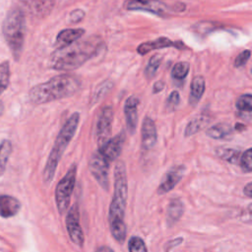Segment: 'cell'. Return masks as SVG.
Listing matches in <instances>:
<instances>
[{
  "label": "cell",
  "mask_w": 252,
  "mask_h": 252,
  "mask_svg": "<svg viewBox=\"0 0 252 252\" xmlns=\"http://www.w3.org/2000/svg\"><path fill=\"white\" fill-rule=\"evenodd\" d=\"M103 41L96 35H91L85 39L56 49L50 57V67L58 71H71L82 66L94 57L102 48Z\"/></svg>",
  "instance_id": "1"
},
{
  "label": "cell",
  "mask_w": 252,
  "mask_h": 252,
  "mask_svg": "<svg viewBox=\"0 0 252 252\" xmlns=\"http://www.w3.org/2000/svg\"><path fill=\"white\" fill-rule=\"evenodd\" d=\"M127 197L128 182L126 167L124 162L119 160L114 167L113 196L108 210V222L112 237L120 244L124 243L127 233L124 220Z\"/></svg>",
  "instance_id": "2"
},
{
  "label": "cell",
  "mask_w": 252,
  "mask_h": 252,
  "mask_svg": "<svg viewBox=\"0 0 252 252\" xmlns=\"http://www.w3.org/2000/svg\"><path fill=\"white\" fill-rule=\"evenodd\" d=\"M80 87L81 83L77 77L61 74L32 87L29 92V98L33 104H43L69 97L75 94Z\"/></svg>",
  "instance_id": "3"
},
{
  "label": "cell",
  "mask_w": 252,
  "mask_h": 252,
  "mask_svg": "<svg viewBox=\"0 0 252 252\" xmlns=\"http://www.w3.org/2000/svg\"><path fill=\"white\" fill-rule=\"evenodd\" d=\"M79 122H80V113L74 112L66 120V122L62 126L61 130L59 131V133L55 139L54 145L51 149V152L49 154V157L46 160L45 166L43 168L42 179H43V183L45 185L50 184V182L53 180L58 163H59L65 150L67 149L68 145L70 144L73 137L75 136L78 126H79Z\"/></svg>",
  "instance_id": "4"
},
{
  "label": "cell",
  "mask_w": 252,
  "mask_h": 252,
  "mask_svg": "<svg viewBox=\"0 0 252 252\" xmlns=\"http://www.w3.org/2000/svg\"><path fill=\"white\" fill-rule=\"evenodd\" d=\"M2 32L15 60H19L26 36V16L21 8L13 7L8 11L3 21Z\"/></svg>",
  "instance_id": "5"
},
{
  "label": "cell",
  "mask_w": 252,
  "mask_h": 252,
  "mask_svg": "<svg viewBox=\"0 0 252 252\" xmlns=\"http://www.w3.org/2000/svg\"><path fill=\"white\" fill-rule=\"evenodd\" d=\"M77 164L73 163L64 177L60 179L55 188V202L60 215H63L70 206L71 196L76 184Z\"/></svg>",
  "instance_id": "6"
},
{
  "label": "cell",
  "mask_w": 252,
  "mask_h": 252,
  "mask_svg": "<svg viewBox=\"0 0 252 252\" xmlns=\"http://www.w3.org/2000/svg\"><path fill=\"white\" fill-rule=\"evenodd\" d=\"M89 169L99 184V186L108 191L109 189V161L99 153V151H95L89 161Z\"/></svg>",
  "instance_id": "7"
},
{
  "label": "cell",
  "mask_w": 252,
  "mask_h": 252,
  "mask_svg": "<svg viewBox=\"0 0 252 252\" xmlns=\"http://www.w3.org/2000/svg\"><path fill=\"white\" fill-rule=\"evenodd\" d=\"M65 222L70 240L78 247H83L85 242V236L82 226L80 224V213L77 203L73 204L69 209Z\"/></svg>",
  "instance_id": "8"
},
{
  "label": "cell",
  "mask_w": 252,
  "mask_h": 252,
  "mask_svg": "<svg viewBox=\"0 0 252 252\" xmlns=\"http://www.w3.org/2000/svg\"><path fill=\"white\" fill-rule=\"evenodd\" d=\"M113 122V108L111 105H105L98 115V119L95 126V141L99 147L106 142L111 136Z\"/></svg>",
  "instance_id": "9"
},
{
  "label": "cell",
  "mask_w": 252,
  "mask_h": 252,
  "mask_svg": "<svg viewBox=\"0 0 252 252\" xmlns=\"http://www.w3.org/2000/svg\"><path fill=\"white\" fill-rule=\"evenodd\" d=\"M123 7L130 11H144L158 17H165L168 7L161 0H125Z\"/></svg>",
  "instance_id": "10"
},
{
  "label": "cell",
  "mask_w": 252,
  "mask_h": 252,
  "mask_svg": "<svg viewBox=\"0 0 252 252\" xmlns=\"http://www.w3.org/2000/svg\"><path fill=\"white\" fill-rule=\"evenodd\" d=\"M185 169L186 167L183 164L174 165L170 169H168V171L164 174L163 178L161 179L157 189V193L158 195H162L171 191L182 179L185 173Z\"/></svg>",
  "instance_id": "11"
},
{
  "label": "cell",
  "mask_w": 252,
  "mask_h": 252,
  "mask_svg": "<svg viewBox=\"0 0 252 252\" xmlns=\"http://www.w3.org/2000/svg\"><path fill=\"white\" fill-rule=\"evenodd\" d=\"M124 141H125V135H124V132H121L115 137L109 138L106 142L100 145L97 150L109 162L114 161L115 159L118 158V157L121 154Z\"/></svg>",
  "instance_id": "12"
},
{
  "label": "cell",
  "mask_w": 252,
  "mask_h": 252,
  "mask_svg": "<svg viewBox=\"0 0 252 252\" xmlns=\"http://www.w3.org/2000/svg\"><path fill=\"white\" fill-rule=\"evenodd\" d=\"M28 13L37 19L48 16L53 7L55 0H21Z\"/></svg>",
  "instance_id": "13"
},
{
  "label": "cell",
  "mask_w": 252,
  "mask_h": 252,
  "mask_svg": "<svg viewBox=\"0 0 252 252\" xmlns=\"http://www.w3.org/2000/svg\"><path fill=\"white\" fill-rule=\"evenodd\" d=\"M158 141V133L157 127L154 120L146 116L142 123L141 128V146L144 150H151L153 149Z\"/></svg>",
  "instance_id": "14"
},
{
  "label": "cell",
  "mask_w": 252,
  "mask_h": 252,
  "mask_svg": "<svg viewBox=\"0 0 252 252\" xmlns=\"http://www.w3.org/2000/svg\"><path fill=\"white\" fill-rule=\"evenodd\" d=\"M140 99L136 95H130L124 103V115L126 119V127L132 135L135 133L138 124V105Z\"/></svg>",
  "instance_id": "15"
},
{
  "label": "cell",
  "mask_w": 252,
  "mask_h": 252,
  "mask_svg": "<svg viewBox=\"0 0 252 252\" xmlns=\"http://www.w3.org/2000/svg\"><path fill=\"white\" fill-rule=\"evenodd\" d=\"M169 46H175L176 48H179L181 49L183 47H185L183 45L182 42L180 41H176V42H173L171 41L168 37H158L155 40H152V41H147V42H144V43H141L138 48H137V51L139 54L141 55H145L147 54L148 52L152 51V50H155V49H160V48H164V47H169Z\"/></svg>",
  "instance_id": "16"
},
{
  "label": "cell",
  "mask_w": 252,
  "mask_h": 252,
  "mask_svg": "<svg viewBox=\"0 0 252 252\" xmlns=\"http://www.w3.org/2000/svg\"><path fill=\"white\" fill-rule=\"evenodd\" d=\"M85 34L84 29H65L62 30L56 36L54 46L56 49L65 47L76 40L80 39Z\"/></svg>",
  "instance_id": "17"
},
{
  "label": "cell",
  "mask_w": 252,
  "mask_h": 252,
  "mask_svg": "<svg viewBox=\"0 0 252 252\" xmlns=\"http://www.w3.org/2000/svg\"><path fill=\"white\" fill-rule=\"evenodd\" d=\"M21 209L20 201L10 195H0V216L8 219L16 216Z\"/></svg>",
  "instance_id": "18"
},
{
  "label": "cell",
  "mask_w": 252,
  "mask_h": 252,
  "mask_svg": "<svg viewBox=\"0 0 252 252\" xmlns=\"http://www.w3.org/2000/svg\"><path fill=\"white\" fill-rule=\"evenodd\" d=\"M184 213V204L181 199H171L166 210V224L167 226L174 225L182 217Z\"/></svg>",
  "instance_id": "19"
},
{
  "label": "cell",
  "mask_w": 252,
  "mask_h": 252,
  "mask_svg": "<svg viewBox=\"0 0 252 252\" xmlns=\"http://www.w3.org/2000/svg\"><path fill=\"white\" fill-rule=\"evenodd\" d=\"M206 88L205 79L202 76H196L191 82L190 94L188 97V102L191 106H196L200 101L202 95L204 94Z\"/></svg>",
  "instance_id": "20"
},
{
  "label": "cell",
  "mask_w": 252,
  "mask_h": 252,
  "mask_svg": "<svg viewBox=\"0 0 252 252\" xmlns=\"http://www.w3.org/2000/svg\"><path fill=\"white\" fill-rule=\"evenodd\" d=\"M210 118L207 114L201 113L195 117H193L186 125L185 130H184V136L186 138H189L196 133L200 132L205 128V126L209 123Z\"/></svg>",
  "instance_id": "21"
},
{
  "label": "cell",
  "mask_w": 252,
  "mask_h": 252,
  "mask_svg": "<svg viewBox=\"0 0 252 252\" xmlns=\"http://www.w3.org/2000/svg\"><path fill=\"white\" fill-rule=\"evenodd\" d=\"M232 134V128L227 123H218L206 130V135L215 140L228 139Z\"/></svg>",
  "instance_id": "22"
},
{
  "label": "cell",
  "mask_w": 252,
  "mask_h": 252,
  "mask_svg": "<svg viewBox=\"0 0 252 252\" xmlns=\"http://www.w3.org/2000/svg\"><path fill=\"white\" fill-rule=\"evenodd\" d=\"M217 155L223 160L229 163H239V159L241 157V153L238 150L227 149V148H219L216 151Z\"/></svg>",
  "instance_id": "23"
},
{
  "label": "cell",
  "mask_w": 252,
  "mask_h": 252,
  "mask_svg": "<svg viewBox=\"0 0 252 252\" xmlns=\"http://www.w3.org/2000/svg\"><path fill=\"white\" fill-rule=\"evenodd\" d=\"M12 152V144L9 140H3L0 144V175L3 174Z\"/></svg>",
  "instance_id": "24"
},
{
  "label": "cell",
  "mask_w": 252,
  "mask_h": 252,
  "mask_svg": "<svg viewBox=\"0 0 252 252\" xmlns=\"http://www.w3.org/2000/svg\"><path fill=\"white\" fill-rule=\"evenodd\" d=\"M112 87H113V83L110 80H105L100 85H98L92 96V103L98 102L112 89Z\"/></svg>",
  "instance_id": "25"
},
{
  "label": "cell",
  "mask_w": 252,
  "mask_h": 252,
  "mask_svg": "<svg viewBox=\"0 0 252 252\" xmlns=\"http://www.w3.org/2000/svg\"><path fill=\"white\" fill-rule=\"evenodd\" d=\"M161 61H162V56L160 54H155L150 58L149 63L145 69V75L147 79H152L153 77H155L158 67L160 66Z\"/></svg>",
  "instance_id": "26"
},
{
  "label": "cell",
  "mask_w": 252,
  "mask_h": 252,
  "mask_svg": "<svg viewBox=\"0 0 252 252\" xmlns=\"http://www.w3.org/2000/svg\"><path fill=\"white\" fill-rule=\"evenodd\" d=\"M235 106L240 112L250 114L252 111V95L250 94L240 95L235 102Z\"/></svg>",
  "instance_id": "27"
},
{
  "label": "cell",
  "mask_w": 252,
  "mask_h": 252,
  "mask_svg": "<svg viewBox=\"0 0 252 252\" xmlns=\"http://www.w3.org/2000/svg\"><path fill=\"white\" fill-rule=\"evenodd\" d=\"M10 81V65L8 61L0 63V94L7 89Z\"/></svg>",
  "instance_id": "28"
},
{
  "label": "cell",
  "mask_w": 252,
  "mask_h": 252,
  "mask_svg": "<svg viewBox=\"0 0 252 252\" xmlns=\"http://www.w3.org/2000/svg\"><path fill=\"white\" fill-rule=\"evenodd\" d=\"M128 251L129 252H148L145 241L139 236H131L128 240Z\"/></svg>",
  "instance_id": "29"
},
{
  "label": "cell",
  "mask_w": 252,
  "mask_h": 252,
  "mask_svg": "<svg viewBox=\"0 0 252 252\" xmlns=\"http://www.w3.org/2000/svg\"><path fill=\"white\" fill-rule=\"evenodd\" d=\"M190 65L187 62H178L176 63L172 70H171V76L176 80H183L189 72Z\"/></svg>",
  "instance_id": "30"
},
{
  "label": "cell",
  "mask_w": 252,
  "mask_h": 252,
  "mask_svg": "<svg viewBox=\"0 0 252 252\" xmlns=\"http://www.w3.org/2000/svg\"><path fill=\"white\" fill-rule=\"evenodd\" d=\"M243 172L249 173L252 171V151L248 148L241 154L239 163H238Z\"/></svg>",
  "instance_id": "31"
},
{
  "label": "cell",
  "mask_w": 252,
  "mask_h": 252,
  "mask_svg": "<svg viewBox=\"0 0 252 252\" xmlns=\"http://www.w3.org/2000/svg\"><path fill=\"white\" fill-rule=\"evenodd\" d=\"M180 102V95H179V93L177 91H173L170 93V94L168 95L167 97V100H166V108L170 111L174 110L176 108V106L179 104Z\"/></svg>",
  "instance_id": "32"
},
{
  "label": "cell",
  "mask_w": 252,
  "mask_h": 252,
  "mask_svg": "<svg viewBox=\"0 0 252 252\" xmlns=\"http://www.w3.org/2000/svg\"><path fill=\"white\" fill-rule=\"evenodd\" d=\"M250 54H251V52H250L249 49H246V50H243L242 52H240V53L236 56V58H235V60H234V67L238 68V67H241V66L245 65L246 62H247V61L249 60V58H250Z\"/></svg>",
  "instance_id": "33"
},
{
  "label": "cell",
  "mask_w": 252,
  "mask_h": 252,
  "mask_svg": "<svg viewBox=\"0 0 252 252\" xmlns=\"http://www.w3.org/2000/svg\"><path fill=\"white\" fill-rule=\"evenodd\" d=\"M85 18V12L82 9H75L69 14V22L72 24H78Z\"/></svg>",
  "instance_id": "34"
},
{
  "label": "cell",
  "mask_w": 252,
  "mask_h": 252,
  "mask_svg": "<svg viewBox=\"0 0 252 252\" xmlns=\"http://www.w3.org/2000/svg\"><path fill=\"white\" fill-rule=\"evenodd\" d=\"M183 242V238L182 237H177V238H174V239H171L169 240L165 245H164V250L166 252H168L170 249L178 246L179 244H181Z\"/></svg>",
  "instance_id": "35"
},
{
  "label": "cell",
  "mask_w": 252,
  "mask_h": 252,
  "mask_svg": "<svg viewBox=\"0 0 252 252\" xmlns=\"http://www.w3.org/2000/svg\"><path fill=\"white\" fill-rule=\"evenodd\" d=\"M163 89H164V82L161 81V80H159V81H158V82L155 83V85H154V87H153V93H154V94L159 93V92H161Z\"/></svg>",
  "instance_id": "36"
},
{
  "label": "cell",
  "mask_w": 252,
  "mask_h": 252,
  "mask_svg": "<svg viewBox=\"0 0 252 252\" xmlns=\"http://www.w3.org/2000/svg\"><path fill=\"white\" fill-rule=\"evenodd\" d=\"M251 188H252V183H251V182H248V183L244 186V188H243V194H244V196H246L247 198H251V197H252Z\"/></svg>",
  "instance_id": "37"
},
{
  "label": "cell",
  "mask_w": 252,
  "mask_h": 252,
  "mask_svg": "<svg viewBox=\"0 0 252 252\" xmlns=\"http://www.w3.org/2000/svg\"><path fill=\"white\" fill-rule=\"evenodd\" d=\"M95 252H115L113 249H111L110 247L106 246V245H102V246H99Z\"/></svg>",
  "instance_id": "38"
},
{
  "label": "cell",
  "mask_w": 252,
  "mask_h": 252,
  "mask_svg": "<svg viewBox=\"0 0 252 252\" xmlns=\"http://www.w3.org/2000/svg\"><path fill=\"white\" fill-rule=\"evenodd\" d=\"M2 112H3V105H2V103L0 101V115L2 114Z\"/></svg>",
  "instance_id": "39"
}]
</instances>
